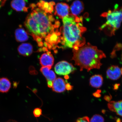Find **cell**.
<instances>
[{"label":"cell","instance_id":"1","mask_svg":"<svg viewBox=\"0 0 122 122\" xmlns=\"http://www.w3.org/2000/svg\"><path fill=\"white\" fill-rule=\"evenodd\" d=\"M32 11L26 18L24 25L28 34L32 36L40 47L47 50L54 49L61 42V33L58 28L59 21L52 13H47L33 4Z\"/></svg>","mask_w":122,"mask_h":122},{"label":"cell","instance_id":"2","mask_svg":"<svg viewBox=\"0 0 122 122\" xmlns=\"http://www.w3.org/2000/svg\"><path fill=\"white\" fill-rule=\"evenodd\" d=\"M83 18L70 14L62 19L63 25L60 31L62 48L77 50L85 45L86 41L83 35L86 29L83 24Z\"/></svg>","mask_w":122,"mask_h":122},{"label":"cell","instance_id":"3","mask_svg":"<svg viewBox=\"0 0 122 122\" xmlns=\"http://www.w3.org/2000/svg\"><path fill=\"white\" fill-rule=\"evenodd\" d=\"M72 60L75 65L80 67L81 71L86 69L88 71L94 69H99L102 64L101 61L106 56L102 50L89 43L77 50L73 49Z\"/></svg>","mask_w":122,"mask_h":122},{"label":"cell","instance_id":"4","mask_svg":"<svg viewBox=\"0 0 122 122\" xmlns=\"http://www.w3.org/2000/svg\"><path fill=\"white\" fill-rule=\"evenodd\" d=\"M101 16L106 17L107 21L100 27V30H103L108 36L114 35L122 22V6L118 7L117 6L114 10L104 12Z\"/></svg>","mask_w":122,"mask_h":122},{"label":"cell","instance_id":"5","mask_svg":"<svg viewBox=\"0 0 122 122\" xmlns=\"http://www.w3.org/2000/svg\"><path fill=\"white\" fill-rule=\"evenodd\" d=\"M54 69L56 72L59 75L66 76L75 70L71 64L65 61L58 62L55 65Z\"/></svg>","mask_w":122,"mask_h":122},{"label":"cell","instance_id":"6","mask_svg":"<svg viewBox=\"0 0 122 122\" xmlns=\"http://www.w3.org/2000/svg\"><path fill=\"white\" fill-rule=\"evenodd\" d=\"M70 7L68 4L64 3H59L56 6L54 14L62 19L70 15Z\"/></svg>","mask_w":122,"mask_h":122},{"label":"cell","instance_id":"7","mask_svg":"<svg viewBox=\"0 0 122 122\" xmlns=\"http://www.w3.org/2000/svg\"><path fill=\"white\" fill-rule=\"evenodd\" d=\"M51 68L47 67H42L40 71L45 76L47 82L48 87L52 88L53 81L56 79V76L54 71L51 70Z\"/></svg>","mask_w":122,"mask_h":122},{"label":"cell","instance_id":"8","mask_svg":"<svg viewBox=\"0 0 122 122\" xmlns=\"http://www.w3.org/2000/svg\"><path fill=\"white\" fill-rule=\"evenodd\" d=\"M107 77L111 80H118L121 77V68L117 66L112 65L109 67L106 71Z\"/></svg>","mask_w":122,"mask_h":122},{"label":"cell","instance_id":"9","mask_svg":"<svg viewBox=\"0 0 122 122\" xmlns=\"http://www.w3.org/2000/svg\"><path fill=\"white\" fill-rule=\"evenodd\" d=\"M40 62L43 67H47L51 68L54 64V58L51 52L48 51L41 56L40 58Z\"/></svg>","mask_w":122,"mask_h":122},{"label":"cell","instance_id":"10","mask_svg":"<svg viewBox=\"0 0 122 122\" xmlns=\"http://www.w3.org/2000/svg\"><path fill=\"white\" fill-rule=\"evenodd\" d=\"M84 9V4L82 1L76 0L74 1L70 7V14L77 16L83 12Z\"/></svg>","mask_w":122,"mask_h":122},{"label":"cell","instance_id":"11","mask_svg":"<svg viewBox=\"0 0 122 122\" xmlns=\"http://www.w3.org/2000/svg\"><path fill=\"white\" fill-rule=\"evenodd\" d=\"M26 5L25 1L23 0H14L11 2L12 8L18 12L28 11L29 8L26 7Z\"/></svg>","mask_w":122,"mask_h":122},{"label":"cell","instance_id":"12","mask_svg":"<svg viewBox=\"0 0 122 122\" xmlns=\"http://www.w3.org/2000/svg\"><path fill=\"white\" fill-rule=\"evenodd\" d=\"M66 85V84L63 79L60 77L58 78L53 82V91L57 93L63 92L65 90Z\"/></svg>","mask_w":122,"mask_h":122},{"label":"cell","instance_id":"13","mask_svg":"<svg viewBox=\"0 0 122 122\" xmlns=\"http://www.w3.org/2000/svg\"><path fill=\"white\" fill-rule=\"evenodd\" d=\"M19 54L24 56H29L33 53V47L30 43H24L20 45L18 49Z\"/></svg>","mask_w":122,"mask_h":122},{"label":"cell","instance_id":"14","mask_svg":"<svg viewBox=\"0 0 122 122\" xmlns=\"http://www.w3.org/2000/svg\"><path fill=\"white\" fill-rule=\"evenodd\" d=\"M108 107L110 110L122 117V100L109 102Z\"/></svg>","mask_w":122,"mask_h":122},{"label":"cell","instance_id":"15","mask_svg":"<svg viewBox=\"0 0 122 122\" xmlns=\"http://www.w3.org/2000/svg\"><path fill=\"white\" fill-rule=\"evenodd\" d=\"M15 37L17 41L22 42L28 40V33L24 28L20 27L15 30Z\"/></svg>","mask_w":122,"mask_h":122},{"label":"cell","instance_id":"16","mask_svg":"<svg viewBox=\"0 0 122 122\" xmlns=\"http://www.w3.org/2000/svg\"><path fill=\"white\" fill-rule=\"evenodd\" d=\"M103 78L100 75H95L91 77L90 80V84L92 87L100 88L102 85Z\"/></svg>","mask_w":122,"mask_h":122},{"label":"cell","instance_id":"17","mask_svg":"<svg viewBox=\"0 0 122 122\" xmlns=\"http://www.w3.org/2000/svg\"><path fill=\"white\" fill-rule=\"evenodd\" d=\"M11 87V83L7 77L0 78V92L7 93L10 91Z\"/></svg>","mask_w":122,"mask_h":122},{"label":"cell","instance_id":"18","mask_svg":"<svg viewBox=\"0 0 122 122\" xmlns=\"http://www.w3.org/2000/svg\"><path fill=\"white\" fill-rule=\"evenodd\" d=\"M54 2H48L43 1H41L38 2L36 5L40 8L47 13H52L53 10V6L55 5Z\"/></svg>","mask_w":122,"mask_h":122},{"label":"cell","instance_id":"19","mask_svg":"<svg viewBox=\"0 0 122 122\" xmlns=\"http://www.w3.org/2000/svg\"><path fill=\"white\" fill-rule=\"evenodd\" d=\"M104 119L102 116L96 114L91 118L90 122H104Z\"/></svg>","mask_w":122,"mask_h":122},{"label":"cell","instance_id":"20","mask_svg":"<svg viewBox=\"0 0 122 122\" xmlns=\"http://www.w3.org/2000/svg\"><path fill=\"white\" fill-rule=\"evenodd\" d=\"M33 114L35 117L37 118L39 117L42 114L41 109L39 108H36L33 111Z\"/></svg>","mask_w":122,"mask_h":122},{"label":"cell","instance_id":"21","mask_svg":"<svg viewBox=\"0 0 122 122\" xmlns=\"http://www.w3.org/2000/svg\"><path fill=\"white\" fill-rule=\"evenodd\" d=\"M89 118L87 117H85L79 118L76 122H90Z\"/></svg>","mask_w":122,"mask_h":122},{"label":"cell","instance_id":"22","mask_svg":"<svg viewBox=\"0 0 122 122\" xmlns=\"http://www.w3.org/2000/svg\"><path fill=\"white\" fill-rule=\"evenodd\" d=\"M73 89V86L69 83H67L66 85V89L68 91L71 90Z\"/></svg>","mask_w":122,"mask_h":122},{"label":"cell","instance_id":"23","mask_svg":"<svg viewBox=\"0 0 122 122\" xmlns=\"http://www.w3.org/2000/svg\"><path fill=\"white\" fill-rule=\"evenodd\" d=\"M6 1V0H0V8L4 5Z\"/></svg>","mask_w":122,"mask_h":122},{"label":"cell","instance_id":"24","mask_svg":"<svg viewBox=\"0 0 122 122\" xmlns=\"http://www.w3.org/2000/svg\"><path fill=\"white\" fill-rule=\"evenodd\" d=\"M6 122H18L16 121H15V120H8V121H7Z\"/></svg>","mask_w":122,"mask_h":122},{"label":"cell","instance_id":"25","mask_svg":"<svg viewBox=\"0 0 122 122\" xmlns=\"http://www.w3.org/2000/svg\"><path fill=\"white\" fill-rule=\"evenodd\" d=\"M117 122H122V120H117Z\"/></svg>","mask_w":122,"mask_h":122},{"label":"cell","instance_id":"26","mask_svg":"<svg viewBox=\"0 0 122 122\" xmlns=\"http://www.w3.org/2000/svg\"><path fill=\"white\" fill-rule=\"evenodd\" d=\"M65 78L66 79H68L69 78L68 76V75L65 76Z\"/></svg>","mask_w":122,"mask_h":122},{"label":"cell","instance_id":"27","mask_svg":"<svg viewBox=\"0 0 122 122\" xmlns=\"http://www.w3.org/2000/svg\"><path fill=\"white\" fill-rule=\"evenodd\" d=\"M121 71L122 75V68H121Z\"/></svg>","mask_w":122,"mask_h":122},{"label":"cell","instance_id":"28","mask_svg":"<svg viewBox=\"0 0 122 122\" xmlns=\"http://www.w3.org/2000/svg\"><path fill=\"white\" fill-rule=\"evenodd\" d=\"M121 59L122 61V54L121 55Z\"/></svg>","mask_w":122,"mask_h":122}]
</instances>
